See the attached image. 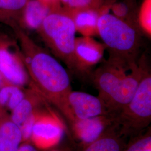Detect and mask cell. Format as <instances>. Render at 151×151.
<instances>
[{
    "mask_svg": "<svg viewBox=\"0 0 151 151\" xmlns=\"http://www.w3.org/2000/svg\"><path fill=\"white\" fill-rule=\"evenodd\" d=\"M40 110L39 109L35 111L19 127L22 132V142H27L31 139L32 128Z\"/></svg>",
    "mask_w": 151,
    "mask_h": 151,
    "instance_id": "44dd1931",
    "label": "cell"
},
{
    "mask_svg": "<svg viewBox=\"0 0 151 151\" xmlns=\"http://www.w3.org/2000/svg\"><path fill=\"white\" fill-rule=\"evenodd\" d=\"M68 101L76 120L110 115L105 105L98 96L83 92L72 91Z\"/></svg>",
    "mask_w": 151,
    "mask_h": 151,
    "instance_id": "9c48e42d",
    "label": "cell"
},
{
    "mask_svg": "<svg viewBox=\"0 0 151 151\" xmlns=\"http://www.w3.org/2000/svg\"><path fill=\"white\" fill-rule=\"evenodd\" d=\"M16 151H38L34 146L28 143H24L20 145Z\"/></svg>",
    "mask_w": 151,
    "mask_h": 151,
    "instance_id": "7402d4cb",
    "label": "cell"
},
{
    "mask_svg": "<svg viewBox=\"0 0 151 151\" xmlns=\"http://www.w3.org/2000/svg\"><path fill=\"white\" fill-rule=\"evenodd\" d=\"M110 5H104L99 9H87L75 11L70 14L75 25L76 31L85 37L98 35V20L104 12H108Z\"/></svg>",
    "mask_w": 151,
    "mask_h": 151,
    "instance_id": "7c38bea8",
    "label": "cell"
},
{
    "mask_svg": "<svg viewBox=\"0 0 151 151\" xmlns=\"http://www.w3.org/2000/svg\"><path fill=\"white\" fill-rule=\"evenodd\" d=\"M113 124V116H99L90 119L77 120L72 127L82 146L97 139Z\"/></svg>",
    "mask_w": 151,
    "mask_h": 151,
    "instance_id": "30bf717a",
    "label": "cell"
},
{
    "mask_svg": "<svg viewBox=\"0 0 151 151\" xmlns=\"http://www.w3.org/2000/svg\"><path fill=\"white\" fill-rule=\"evenodd\" d=\"M38 31L52 53L75 72L73 54L77 31L70 15L55 9L44 19Z\"/></svg>",
    "mask_w": 151,
    "mask_h": 151,
    "instance_id": "277c9868",
    "label": "cell"
},
{
    "mask_svg": "<svg viewBox=\"0 0 151 151\" xmlns=\"http://www.w3.org/2000/svg\"><path fill=\"white\" fill-rule=\"evenodd\" d=\"M145 61L137 62L109 55L91 76L99 97L113 116L129 102L135 93L145 67Z\"/></svg>",
    "mask_w": 151,
    "mask_h": 151,
    "instance_id": "7a4b0ae2",
    "label": "cell"
},
{
    "mask_svg": "<svg viewBox=\"0 0 151 151\" xmlns=\"http://www.w3.org/2000/svg\"><path fill=\"white\" fill-rule=\"evenodd\" d=\"M29 0H0V22L10 26L22 25L24 12Z\"/></svg>",
    "mask_w": 151,
    "mask_h": 151,
    "instance_id": "2e32d148",
    "label": "cell"
},
{
    "mask_svg": "<svg viewBox=\"0 0 151 151\" xmlns=\"http://www.w3.org/2000/svg\"><path fill=\"white\" fill-rule=\"evenodd\" d=\"M139 28L124 22L108 12L98 20V35L109 55L137 59L141 44Z\"/></svg>",
    "mask_w": 151,
    "mask_h": 151,
    "instance_id": "5b68a950",
    "label": "cell"
},
{
    "mask_svg": "<svg viewBox=\"0 0 151 151\" xmlns=\"http://www.w3.org/2000/svg\"><path fill=\"white\" fill-rule=\"evenodd\" d=\"M64 133L63 125L53 112L40 110L34 125L30 140L38 148L47 149L58 143Z\"/></svg>",
    "mask_w": 151,
    "mask_h": 151,
    "instance_id": "8992f818",
    "label": "cell"
},
{
    "mask_svg": "<svg viewBox=\"0 0 151 151\" xmlns=\"http://www.w3.org/2000/svg\"><path fill=\"white\" fill-rule=\"evenodd\" d=\"M106 49L104 44L91 37L76 38L73 54L75 72L81 75L89 73L92 67L101 60Z\"/></svg>",
    "mask_w": 151,
    "mask_h": 151,
    "instance_id": "52a82bcc",
    "label": "cell"
},
{
    "mask_svg": "<svg viewBox=\"0 0 151 151\" xmlns=\"http://www.w3.org/2000/svg\"><path fill=\"white\" fill-rule=\"evenodd\" d=\"M113 118L120 133L128 139L148 128L151 122V75L146 65L134 95Z\"/></svg>",
    "mask_w": 151,
    "mask_h": 151,
    "instance_id": "3957f363",
    "label": "cell"
},
{
    "mask_svg": "<svg viewBox=\"0 0 151 151\" xmlns=\"http://www.w3.org/2000/svg\"><path fill=\"white\" fill-rule=\"evenodd\" d=\"M4 81V80L3 79V78H2V76L1 75V74H0V88L1 87L2 85V84H3Z\"/></svg>",
    "mask_w": 151,
    "mask_h": 151,
    "instance_id": "cb8c5ba5",
    "label": "cell"
},
{
    "mask_svg": "<svg viewBox=\"0 0 151 151\" xmlns=\"http://www.w3.org/2000/svg\"><path fill=\"white\" fill-rule=\"evenodd\" d=\"M138 23L140 31L151 36V0H143L138 13Z\"/></svg>",
    "mask_w": 151,
    "mask_h": 151,
    "instance_id": "ffe728a7",
    "label": "cell"
},
{
    "mask_svg": "<svg viewBox=\"0 0 151 151\" xmlns=\"http://www.w3.org/2000/svg\"><path fill=\"white\" fill-rule=\"evenodd\" d=\"M110 8L114 16L130 25L139 27L134 0H122L111 4Z\"/></svg>",
    "mask_w": 151,
    "mask_h": 151,
    "instance_id": "e0dca14e",
    "label": "cell"
},
{
    "mask_svg": "<svg viewBox=\"0 0 151 151\" xmlns=\"http://www.w3.org/2000/svg\"><path fill=\"white\" fill-rule=\"evenodd\" d=\"M104 5V0H58V9L70 14L87 9H99Z\"/></svg>",
    "mask_w": 151,
    "mask_h": 151,
    "instance_id": "ac0fdd59",
    "label": "cell"
},
{
    "mask_svg": "<svg viewBox=\"0 0 151 151\" xmlns=\"http://www.w3.org/2000/svg\"><path fill=\"white\" fill-rule=\"evenodd\" d=\"M10 45L0 39V74L5 81L17 86H24L30 78L22 60L20 52H12Z\"/></svg>",
    "mask_w": 151,
    "mask_h": 151,
    "instance_id": "ba28073f",
    "label": "cell"
},
{
    "mask_svg": "<svg viewBox=\"0 0 151 151\" xmlns=\"http://www.w3.org/2000/svg\"><path fill=\"white\" fill-rule=\"evenodd\" d=\"M22 142L20 127L0 108V151H16Z\"/></svg>",
    "mask_w": 151,
    "mask_h": 151,
    "instance_id": "4fadbf2b",
    "label": "cell"
},
{
    "mask_svg": "<svg viewBox=\"0 0 151 151\" xmlns=\"http://www.w3.org/2000/svg\"><path fill=\"white\" fill-rule=\"evenodd\" d=\"M128 140L120 133L118 127L113 123L97 139L82 146L79 151H122Z\"/></svg>",
    "mask_w": 151,
    "mask_h": 151,
    "instance_id": "8fae6325",
    "label": "cell"
},
{
    "mask_svg": "<svg viewBox=\"0 0 151 151\" xmlns=\"http://www.w3.org/2000/svg\"><path fill=\"white\" fill-rule=\"evenodd\" d=\"M45 101L42 96L32 88L26 92L25 96L11 111V119L20 127Z\"/></svg>",
    "mask_w": 151,
    "mask_h": 151,
    "instance_id": "5bb4252c",
    "label": "cell"
},
{
    "mask_svg": "<svg viewBox=\"0 0 151 151\" xmlns=\"http://www.w3.org/2000/svg\"><path fill=\"white\" fill-rule=\"evenodd\" d=\"M19 43L22 60L32 88L57 108L71 128L76 121L68 97L72 91L70 78L60 62L41 48L18 24L10 26Z\"/></svg>",
    "mask_w": 151,
    "mask_h": 151,
    "instance_id": "6da1fadb",
    "label": "cell"
},
{
    "mask_svg": "<svg viewBox=\"0 0 151 151\" xmlns=\"http://www.w3.org/2000/svg\"><path fill=\"white\" fill-rule=\"evenodd\" d=\"M40 1H41L44 4L50 6L54 10L58 9V0H40Z\"/></svg>",
    "mask_w": 151,
    "mask_h": 151,
    "instance_id": "603a6c76",
    "label": "cell"
},
{
    "mask_svg": "<svg viewBox=\"0 0 151 151\" xmlns=\"http://www.w3.org/2000/svg\"><path fill=\"white\" fill-rule=\"evenodd\" d=\"M122 151H151V128L139 135L129 139Z\"/></svg>",
    "mask_w": 151,
    "mask_h": 151,
    "instance_id": "d6986e66",
    "label": "cell"
},
{
    "mask_svg": "<svg viewBox=\"0 0 151 151\" xmlns=\"http://www.w3.org/2000/svg\"><path fill=\"white\" fill-rule=\"evenodd\" d=\"M54 9L40 0H29L25 9L22 24L38 30L44 19Z\"/></svg>",
    "mask_w": 151,
    "mask_h": 151,
    "instance_id": "9a60e30c",
    "label": "cell"
}]
</instances>
